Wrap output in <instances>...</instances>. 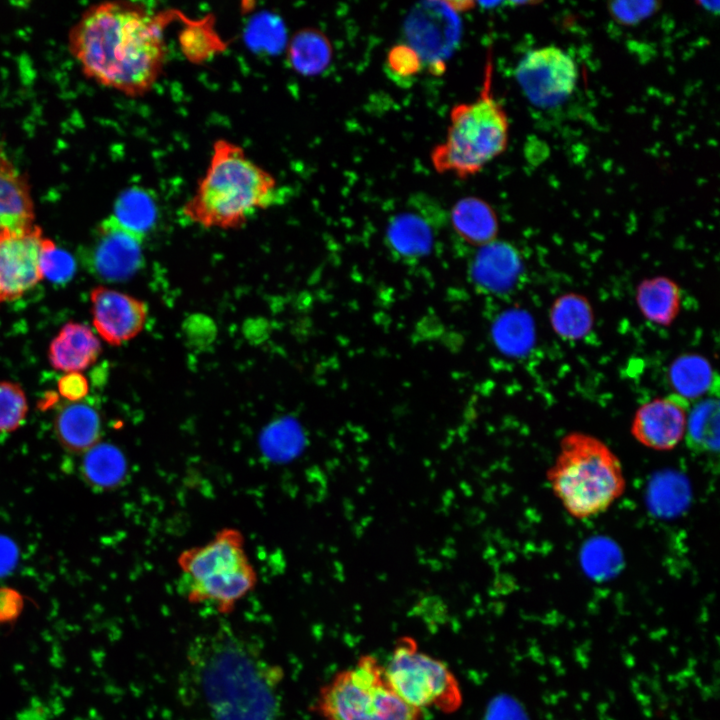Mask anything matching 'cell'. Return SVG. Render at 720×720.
<instances>
[{
    "label": "cell",
    "instance_id": "6da1fadb",
    "mask_svg": "<svg viewBox=\"0 0 720 720\" xmlns=\"http://www.w3.org/2000/svg\"><path fill=\"white\" fill-rule=\"evenodd\" d=\"M163 24V16L136 3H100L73 26L70 49L89 78L128 96H141L165 65Z\"/></svg>",
    "mask_w": 720,
    "mask_h": 720
},
{
    "label": "cell",
    "instance_id": "7a4b0ae2",
    "mask_svg": "<svg viewBox=\"0 0 720 720\" xmlns=\"http://www.w3.org/2000/svg\"><path fill=\"white\" fill-rule=\"evenodd\" d=\"M278 193L274 176L252 161L240 145L218 139L183 213L204 228H239L272 205Z\"/></svg>",
    "mask_w": 720,
    "mask_h": 720
},
{
    "label": "cell",
    "instance_id": "3957f363",
    "mask_svg": "<svg viewBox=\"0 0 720 720\" xmlns=\"http://www.w3.org/2000/svg\"><path fill=\"white\" fill-rule=\"evenodd\" d=\"M547 479L565 510L578 519L605 512L625 490L615 453L602 440L580 432L561 439Z\"/></svg>",
    "mask_w": 720,
    "mask_h": 720
},
{
    "label": "cell",
    "instance_id": "277c9868",
    "mask_svg": "<svg viewBox=\"0 0 720 720\" xmlns=\"http://www.w3.org/2000/svg\"><path fill=\"white\" fill-rule=\"evenodd\" d=\"M492 73L489 51L478 97L453 106L445 139L431 152V162L438 173L465 179L479 173L505 151L509 121L504 107L493 95Z\"/></svg>",
    "mask_w": 720,
    "mask_h": 720
},
{
    "label": "cell",
    "instance_id": "5b68a950",
    "mask_svg": "<svg viewBox=\"0 0 720 720\" xmlns=\"http://www.w3.org/2000/svg\"><path fill=\"white\" fill-rule=\"evenodd\" d=\"M184 591L192 604H210L228 614L254 589L257 574L245 551L240 531L225 528L206 544L181 553Z\"/></svg>",
    "mask_w": 720,
    "mask_h": 720
},
{
    "label": "cell",
    "instance_id": "8992f818",
    "mask_svg": "<svg viewBox=\"0 0 720 720\" xmlns=\"http://www.w3.org/2000/svg\"><path fill=\"white\" fill-rule=\"evenodd\" d=\"M311 710L321 720H423V711L395 692L372 654L360 655L322 684Z\"/></svg>",
    "mask_w": 720,
    "mask_h": 720
},
{
    "label": "cell",
    "instance_id": "52a82bcc",
    "mask_svg": "<svg viewBox=\"0 0 720 720\" xmlns=\"http://www.w3.org/2000/svg\"><path fill=\"white\" fill-rule=\"evenodd\" d=\"M384 668L395 692L416 709L450 715L463 705V691L455 673L409 635L396 639Z\"/></svg>",
    "mask_w": 720,
    "mask_h": 720
},
{
    "label": "cell",
    "instance_id": "ba28073f",
    "mask_svg": "<svg viewBox=\"0 0 720 720\" xmlns=\"http://www.w3.org/2000/svg\"><path fill=\"white\" fill-rule=\"evenodd\" d=\"M515 78L533 106L549 109L561 105L573 94L578 67L565 50L546 45L528 51L520 59Z\"/></svg>",
    "mask_w": 720,
    "mask_h": 720
},
{
    "label": "cell",
    "instance_id": "9c48e42d",
    "mask_svg": "<svg viewBox=\"0 0 720 720\" xmlns=\"http://www.w3.org/2000/svg\"><path fill=\"white\" fill-rule=\"evenodd\" d=\"M144 237L123 228L112 215L97 226L89 245L84 248L83 262L99 279L119 282L132 277L143 265Z\"/></svg>",
    "mask_w": 720,
    "mask_h": 720
},
{
    "label": "cell",
    "instance_id": "30bf717a",
    "mask_svg": "<svg viewBox=\"0 0 720 720\" xmlns=\"http://www.w3.org/2000/svg\"><path fill=\"white\" fill-rule=\"evenodd\" d=\"M461 23L448 2L418 4L409 14L405 33L409 44L431 72H443L444 58L451 54L460 35Z\"/></svg>",
    "mask_w": 720,
    "mask_h": 720
},
{
    "label": "cell",
    "instance_id": "8fae6325",
    "mask_svg": "<svg viewBox=\"0 0 720 720\" xmlns=\"http://www.w3.org/2000/svg\"><path fill=\"white\" fill-rule=\"evenodd\" d=\"M40 227L0 239V303L20 298L43 279Z\"/></svg>",
    "mask_w": 720,
    "mask_h": 720
},
{
    "label": "cell",
    "instance_id": "7c38bea8",
    "mask_svg": "<svg viewBox=\"0 0 720 720\" xmlns=\"http://www.w3.org/2000/svg\"><path fill=\"white\" fill-rule=\"evenodd\" d=\"M690 403L673 393L652 399L636 411L631 433L645 447L671 450L685 435Z\"/></svg>",
    "mask_w": 720,
    "mask_h": 720
},
{
    "label": "cell",
    "instance_id": "4fadbf2b",
    "mask_svg": "<svg viewBox=\"0 0 720 720\" xmlns=\"http://www.w3.org/2000/svg\"><path fill=\"white\" fill-rule=\"evenodd\" d=\"M90 301L93 325L110 345H120L142 331L148 316L144 301L104 286L91 291Z\"/></svg>",
    "mask_w": 720,
    "mask_h": 720
},
{
    "label": "cell",
    "instance_id": "5bb4252c",
    "mask_svg": "<svg viewBox=\"0 0 720 720\" xmlns=\"http://www.w3.org/2000/svg\"><path fill=\"white\" fill-rule=\"evenodd\" d=\"M34 226V207L28 183L0 150V239Z\"/></svg>",
    "mask_w": 720,
    "mask_h": 720
},
{
    "label": "cell",
    "instance_id": "9a60e30c",
    "mask_svg": "<svg viewBox=\"0 0 720 720\" xmlns=\"http://www.w3.org/2000/svg\"><path fill=\"white\" fill-rule=\"evenodd\" d=\"M521 261L515 248L501 241L480 247L470 265V276L475 286L486 293L501 294L509 291L518 281Z\"/></svg>",
    "mask_w": 720,
    "mask_h": 720
},
{
    "label": "cell",
    "instance_id": "2e32d148",
    "mask_svg": "<svg viewBox=\"0 0 720 720\" xmlns=\"http://www.w3.org/2000/svg\"><path fill=\"white\" fill-rule=\"evenodd\" d=\"M53 428L64 450L83 454L100 442L102 419L96 406L86 399L67 402L57 411Z\"/></svg>",
    "mask_w": 720,
    "mask_h": 720
},
{
    "label": "cell",
    "instance_id": "e0dca14e",
    "mask_svg": "<svg viewBox=\"0 0 720 720\" xmlns=\"http://www.w3.org/2000/svg\"><path fill=\"white\" fill-rule=\"evenodd\" d=\"M100 353V341L89 327L68 322L51 341L48 358L54 369L71 373L90 367Z\"/></svg>",
    "mask_w": 720,
    "mask_h": 720
},
{
    "label": "cell",
    "instance_id": "ac0fdd59",
    "mask_svg": "<svg viewBox=\"0 0 720 720\" xmlns=\"http://www.w3.org/2000/svg\"><path fill=\"white\" fill-rule=\"evenodd\" d=\"M456 234L472 246L482 247L493 242L498 220L493 208L483 199L470 196L459 199L450 212Z\"/></svg>",
    "mask_w": 720,
    "mask_h": 720
},
{
    "label": "cell",
    "instance_id": "d6986e66",
    "mask_svg": "<svg viewBox=\"0 0 720 720\" xmlns=\"http://www.w3.org/2000/svg\"><path fill=\"white\" fill-rule=\"evenodd\" d=\"M433 236L432 226L424 216L415 212H401L390 219L385 240L395 255L416 260L430 253Z\"/></svg>",
    "mask_w": 720,
    "mask_h": 720
},
{
    "label": "cell",
    "instance_id": "ffe728a7",
    "mask_svg": "<svg viewBox=\"0 0 720 720\" xmlns=\"http://www.w3.org/2000/svg\"><path fill=\"white\" fill-rule=\"evenodd\" d=\"M82 479L97 491L120 487L127 478L128 465L122 451L113 444L99 442L83 453Z\"/></svg>",
    "mask_w": 720,
    "mask_h": 720
},
{
    "label": "cell",
    "instance_id": "44dd1931",
    "mask_svg": "<svg viewBox=\"0 0 720 720\" xmlns=\"http://www.w3.org/2000/svg\"><path fill=\"white\" fill-rule=\"evenodd\" d=\"M670 380L675 394L686 399H700L717 389V377L703 357L684 355L676 359L670 368Z\"/></svg>",
    "mask_w": 720,
    "mask_h": 720
},
{
    "label": "cell",
    "instance_id": "7402d4cb",
    "mask_svg": "<svg viewBox=\"0 0 720 720\" xmlns=\"http://www.w3.org/2000/svg\"><path fill=\"white\" fill-rule=\"evenodd\" d=\"M688 448L695 453H714L719 450V401L701 399L690 408L685 435Z\"/></svg>",
    "mask_w": 720,
    "mask_h": 720
},
{
    "label": "cell",
    "instance_id": "603a6c76",
    "mask_svg": "<svg viewBox=\"0 0 720 720\" xmlns=\"http://www.w3.org/2000/svg\"><path fill=\"white\" fill-rule=\"evenodd\" d=\"M637 302L645 317L666 325L680 308V291L674 282L658 277L643 281L637 291Z\"/></svg>",
    "mask_w": 720,
    "mask_h": 720
},
{
    "label": "cell",
    "instance_id": "cb8c5ba5",
    "mask_svg": "<svg viewBox=\"0 0 720 720\" xmlns=\"http://www.w3.org/2000/svg\"><path fill=\"white\" fill-rule=\"evenodd\" d=\"M112 216L123 228L145 237L157 219L156 202L145 189L131 187L116 199Z\"/></svg>",
    "mask_w": 720,
    "mask_h": 720
},
{
    "label": "cell",
    "instance_id": "d4e9b609",
    "mask_svg": "<svg viewBox=\"0 0 720 720\" xmlns=\"http://www.w3.org/2000/svg\"><path fill=\"white\" fill-rule=\"evenodd\" d=\"M290 58L301 73L314 75L327 68L332 59V46L320 31L306 29L298 33L290 48Z\"/></svg>",
    "mask_w": 720,
    "mask_h": 720
},
{
    "label": "cell",
    "instance_id": "484cf974",
    "mask_svg": "<svg viewBox=\"0 0 720 720\" xmlns=\"http://www.w3.org/2000/svg\"><path fill=\"white\" fill-rule=\"evenodd\" d=\"M551 323L561 337L580 338L588 333L592 326L591 307L581 296H562L552 306Z\"/></svg>",
    "mask_w": 720,
    "mask_h": 720
},
{
    "label": "cell",
    "instance_id": "4316f807",
    "mask_svg": "<svg viewBox=\"0 0 720 720\" xmlns=\"http://www.w3.org/2000/svg\"><path fill=\"white\" fill-rule=\"evenodd\" d=\"M492 335L500 350L510 355H519L531 345L533 326L524 312L511 310L495 321Z\"/></svg>",
    "mask_w": 720,
    "mask_h": 720
},
{
    "label": "cell",
    "instance_id": "83f0119b",
    "mask_svg": "<svg viewBox=\"0 0 720 720\" xmlns=\"http://www.w3.org/2000/svg\"><path fill=\"white\" fill-rule=\"evenodd\" d=\"M28 412L24 390L17 383L0 381V433L18 429Z\"/></svg>",
    "mask_w": 720,
    "mask_h": 720
},
{
    "label": "cell",
    "instance_id": "f1b7e54d",
    "mask_svg": "<svg viewBox=\"0 0 720 720\" xmlns=\"http://www.w3.org/2000/svg\"><path fill=\"white\" fill-rule=\"evenodd\" d=\"M39 267L43 278L53 282H65L72 278L75 272V261L65 250L44 238L39 256Z\"/></svg>",
    "mask_w": 720,
    "mask_h": 720
},
{
    "label": "cell",
    "instance_id": "f546056e",
    "mask_svg": "<svg viewBox=\"0 0 720 720\" xmlns=\"http://www.w3.org/2000/svg\"><path fill=\"white\" fill-rule=\"evenodd\" d=\"M659 7L657 1H613L608 11L618 24L632 26L655 14Z\"/></svg>",
    "mask_w": 720,
    "mask_h": 720
},
{
    "label": "cell",
    "instance_id": "4dcf8cb0",
    "mask_svg": "<svg viewBox=\"0 0 720 720\" xmlns=\"http://www.w3.org/2000/svg\"><path fill=\"white\" fill-rule=\"evenodd\" d=\"M386 63L394 75L409 78L421 71L424 62L418 52L408 43H400L390 48Z\"/></svg>",
    "mask_w": 720,
    "mask_h": 720
},
{
    "label": "cell",
    "instance_id": "1f68e13d",
    "mask_svg": "<svg viewBox=\"0 0 720 720\" xmlns=\"http://www.w3.org/2000/svg\"><path fill=\"white\" fill-rule=\"evenodd\" d=\"M297 435L295 425L289 424L288 421L279 422L266 432L265 449L276 458H287L290 453L295 452Z\"/></svg>",
    "mask_w": 720,
    "mask_h": 720
},
{
    "label": "cell",
    "instance_id": "d6a6232c",
    "mask_svg": "<svg viewBox=\"0 0 720 720\" xmlns=\"http://www.w3.org/2000/svg\"><path fill=\"white\" fill-rule=\"evenodd\" d=\"M58 391L68 402L84 400L89 392L88 380L80 372L66 373L58 381Z\"/></svg>",
    "mask_w": 720,
    "mask_h": 720
},
{
    "label": "cell",
    "instance_id": "836d02e7",
    "mask_svg": "<svg viewBox=\"0 0 720 720\" xmlns=\"http://www.w3.org/2000/svg\"><path fill=\"white\" fill-rule=\"evenodd\" d=\"M24 607V598L20 592L11 587H0V623L14 622Z\"/></svg>",
    "mask_w": 720,
    "mask_h": 720
},
{
    "label": "cell",
    "instance_id": "e575fe53",
    "mask_svg": "<svg viewBox=\"0 0 720 720\" xmlns=\"http://www.w3.org/2000/svg\"><path fill=\"white\" fill-rule=\"evenodd\" d=\"M698 4L701 5L704 9H706L712 13L719 12V2L718 1H701Z\"/></svg>",
    "mask_w": 720,
    "mask_h": 720
}]
</instances>
